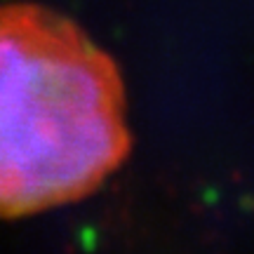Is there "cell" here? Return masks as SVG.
<instances>
[{"instance_id":"1","label":"cell","mask_w":254,"mask_h":254,"mask_svg":"<svg viewBox=\"0 0 254 254\" xmlns=\"http://www.w3.org/2000/svg\"><path fill=\"white\" fill-rule=\"evenodd\" d=\"M127 148L113 59L55 9L0 7V217L87 195Z\"/></svg>"}]
</instances>
